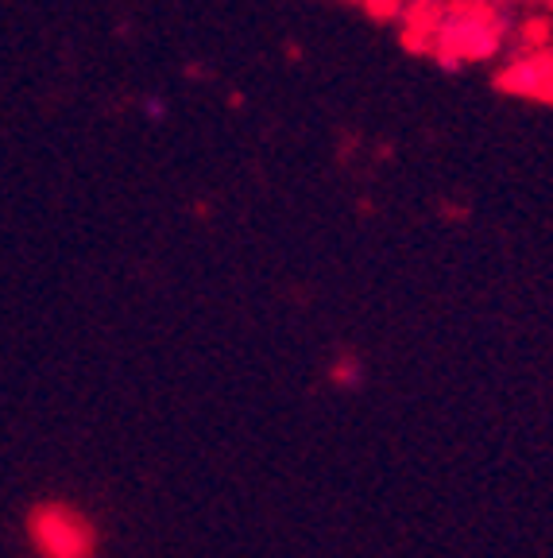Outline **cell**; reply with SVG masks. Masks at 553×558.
<instances>
[{"label": "cell", "instance_id": "6da1fadb", "mask_svg": "<svg viewBox=\"0 0 553 558\" xmlns=\"http://www.w3.org/2000/svg\"><path fill=\"white\" fill-rule=\"evenodd\" d=\"M27 543L39 558H97V527L70 500H39L27 512Z\"/></svg>", "mask_w": 553, "mask_h": 558}, {"label": "cell", "instance_id": "3957f363", "mask_svg": "<svg viewBox=\"0 0 553 558\" xmlns=\"http://www.w3.org/2000/svg\"><path fill=\"white\" fill-rule=\"evenodd\" d=\"M144 117H147V121H163V117H167L163 97H147V101H144Z\"/></svg>", "mask_w": 553, "mask_h": 558}, {"label": "cell", "instance_id": "7a4b0ae2", "mask_svg": "<svg viewBox=\"0 0 553 558\" xmlns=\"http://www.w3.org/2000/svg\"><path fill=\"white\" fill-rule=\"evenodd\" d=\"M333 384H345V388H353V384H360V365L356 361H345V365H333Z\"/></svg>", "mask_w": 553, "mask_h": 558}]
</instances>
